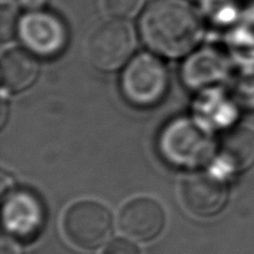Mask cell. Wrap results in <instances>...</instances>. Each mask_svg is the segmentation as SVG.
Segmentation results:
<instances>
[{
  "label": "cell",
  "mask_w": 254,
  "mask_h": 254,
  "mask_svg": "<svg viewBox=\"0 0 254 254\" xmlns=\"http://www.w3.org/2000/svg\"><path fill=\"white\" fill-rule=\"evenodd\" d=\"M140 32L153 51L180 57L200 41L202 24L197 11L185 0H153L141 16Z\"/></svg>",
  "instance_id": "cell-1"
},
{
  "label": "cell",
  "mask_w": 254,
  "mask_h": 254,
  "mask_svg": "<svg viewBox=\"0 0 254 254\" xmlns=\"http://www.w3.org/2000/svg\"><path fill=\"white\" fill-rule=\"evenodd\" d=\"M215 141L203 127L192 119L180 118L164 128L159 150L164 160L181 169H196L212 158Z\"/></svg>",
  "instance_id": "cell-2"
},
{
  "label": "cell",
  "mask_w": 254,
  "mask_h": 254,
  "mask_svg": "<svg viewBox=\"0 0 254 254\" xmlns=\"http://www.w3.org/2000/svg\"><path fill=\"white\" fill-rule=\"evenodd\" d=\"M121 88L127 101L133 106L139 108L156 106L168 92V69L155 56L141 54L124 69Z\"/></svg>",
  "instance_id": "cell-3"
},
{
  "label": "cell",
  "mask_w": 254,
  "mask_h": 254,
  "mask_svg": "<svg viewBox=\"0 0 254 254\" xmlns=\"http://www.w3.org/2000/svg\"><path fill=\"white\" fill-rule=\"evenodd\" d=\"M66 238L79 250H96L112 232L111 211L97 201H78L67 208L62 221Z\"/></svg>",
  "instance_id": "cell-4"
},
{
  "label": "cell",
  "mask_w": 254,
  "mask_h": 254,
  "mask_svg": "<svg viewBox=\"0 0 254 254\" xmlns=\"http://www.w3.org/2000/svg\"><path fill=\"white\" fill-rule=\"evenodd\" d=\"M135 49V35L127 21L109 20L99 25L88 40V57L94 67L114 71L123 66Z\"/></svg>",
  "instance_id": "cell-5"
},
{
  "label": "cell",
  "mask_w": 254,
  "mask_h": 254,
  "mask_svg": "<svg viewBox=\"0 0 254 254\" xmlns=\"http://www.w3.org/2000/svg\"><path fill=\"white\" fill-rule=\"evenodd\" d=\"M19 32L30 52L46 59L59 56L68 41V31L61 17L41 10L25 15L20 20Z\"/></svg>",
  "instance_id": "cell-6"
},
{
  "label": "cell",
  "mask_w": 254,
  "mask_h": 254,
  "mask_svg": "<svg viewBox=\"0 0 254 254\" xmlns=\"http://www.w3.org/2000/svg\"><path fill=\"white\" fill-rule=\"evenodd\" d=\"M46 212L39 196L27 190H12L5 193L2 221L12 236L21 240L36 237L45 225Z\"/></svg>",
  "instance_id": "cell-7"
},
{
  "label": "cell",
  "mask_w": 254,
  "mask_h": 254,
  "mask_svg": "<svg viewBox=\"0 0 254 254\" xmlns=\"http://www.w3.org/2000/svg\"><path fill=\"white\" fill-rule=\"evenodd\" d=\"M180 198L184 207L195 216L211 217L220 212L227 201V188L217 176L197 174L181 184Z\"/></svg>",
  "instance_id": "cell-8"
},
{
  "label": "cell",
  "mask_w": 254,
  "mask_h": 254,
  "mask_svg": "<svg viewBox=\"0 0 254 254\" xmlns=\"http://www.w3.org/2000/svg\"><path fill=\"white\" fill-rule=\"evenodd\" d=\"M118 223L127 237L146 242L160 235L165 225V212L158 201L150 197H138L123 206Z\"/></svg>",
  "instance_id": "cell-9"
},
{
  "label": "cell",
  "mask_w": 254,
  "mask_h": 254,
  "mask_svg": "<svg viewBox=\"0 0 254 254\" xmlns=\"http://www.w3.org/2000/svg\"><path fill=\"white\" fill-rule=\"evenodd\" d=\"M39 74V64L29 52L20 49L5 52L1 59V83L9 92H21L29 88Z\"/></svg>",
  "instance_id": "cell-10"
},
{
  "label": "cell",
  "mask_w": 254,
  "mask_h": 254,
  "mask_svg": "<svg viewBox=\"0 0 254 254\" xmlns=\"http://www.w3.org/2000/svg\"><path fill=\"white\" fill-rule=\"evenodd\" d=\"M221 155L236 171H245L254 164V133L250 129L235 128L221 141Z\"/></svg>",
  "instance_id": "cell-11"
},
{
  "label": "cell",
  "mask_w": 254,
  "mask_h": 254,
  "mask_svg": "<svg viewBox=\"0 0 254 254\" xmlns=\"http://www.w3.org/2000/svg\"><path fill=\"white\" fill-rule=\"evenodd\" d=\"M145 0H103V6L116 19L134 16L143 6Z\"/></svg>",
  "instance_id": "cell-12"
},
{
  "label": "cell",
  "mask_w": 254,
  "mask_h": 254,
  "mask_svg": "<svg viewBox=\"0 0 254 254\" xmlns=\"http://www.w3.org/2000/svg\"><path fill=\"white\" fill-rule=\"evenodd\" d=\"M16 11L10 4H2L0 10V41L6 44L12 39L17 26Z\"/></svg>",
  "instance_id": "cell-13"
},
{
  "label": "cell",
  "mask_w": 254,
  "mask_h": 254,
  "mask_svg": "<svg viewBox=\"0 0 254 254\" xmlns=\"http://www.w3.org/2000/svg\"><path fill=\"white\" fill-rule=\"evenodd\" d=\"M101 254H140V251L130 241L117 238V240L111 241Z\"/></svg>",
  "instance_id": "cell-14"
},
{
  "label": "cell",
  "mask_w": 254,
  "mask_h": 254,
  "mask_svg": "<svg viewBox=\"0 0 254 254\" xmlns=\"http://www.w3.org/2000/svg\"><path fill=\"white\" fill-rule=\"evenodd\" d=\"M0 254H21V251L11 237L2 236L0 240Z\"/></svg>",
  "instance_id": "cell-15"
},
{
  "label": "cell",
  "mask_w": 254,
  "mask_h": 254,
  "mask_svg": "<svg viewBox=\"0 0 254 254\" xmlns=\"http://www.w3.org/2000/svg\"><path fill=\"white\" fill-rule=\"evenodd\" d=\"M46 2L47 0H19V4L21 5L22 7H25V9L30 10V11L40 10Z\"/></svg>",
  "instance_id": "cell-16"
},
{
  "label": "cell",
  "mask_w": 254,
  "mask_h": 254,
  "mask_svg": "<svg viewBox=\"0 0 254 254\" xmlns=\"http://www.w3.org/2000/svg\"><path fill=\"white\" fill-rule=\"evenodd\" d=\"M7 104L6 102L2 101L1 102V121H0V123H1V127L5 124V121H6V116H7Z\"/></svg>",
  "instance_id": "cell-17"
},
{
  "label": "cell",
  "mask_w": 254,
  "mask_h": 254,
  "mask_svg": "<svg viewBox=\"0 0 254 254\" xmlns=\"http://www.w3.org/2000/svg\"><path fill=\"white\" fill-rule=\"evenodd\" d=\"M6 188H10V184H7V176L5 173H1V193L5 195Z\"/></svg>",
  "instance_id": "cell-18"
}]
</instances>
